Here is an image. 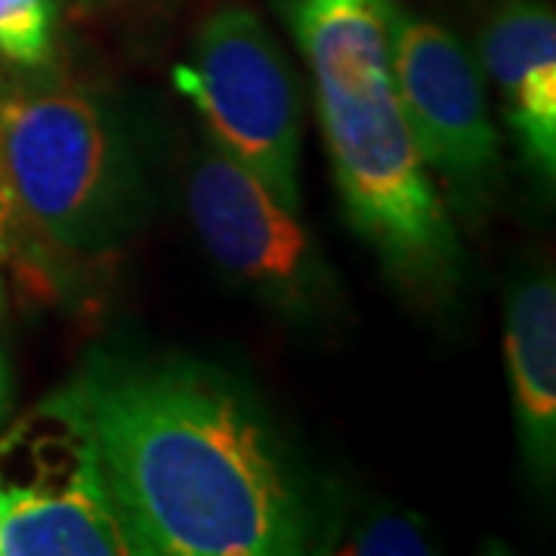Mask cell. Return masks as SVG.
Instances as JSON below:
<instances>
[{
    "instance_id": "cell-1",
    "label": "cell",
    "mask_w": 556,
    "mask_h": 556,
    "mask_svg": "<svg viewBox=\"0 0 556 556\" xmlns=\"http://www.w3.org/2000/svg\"><path fill=\"white\" fill-rule=\"evenodd\" d=\"M90 424L130 554L285 556L318 514L288 445L217 365L93 350L65 383Z\"/></svg>"
},
{
    "instance_id": "cell-2",
    "label": "cell",
    "mask_w": 556,
    "mask_h": 556,
    "mask_svg": "<svg viewBox=\"0 0 556 556\" xmlns=\"http://www.w3.org/2000/svg\"><path fill=\"white\" fill-rule=\"evenodd\" d=\"M316 84V109L346 217L383 266L448 291L464 251L420 159L393 78L396 0H281Z\"/></svg>"
},
{
    "instance_id": "cell-3",
    "label": "cell",
    "mask_w": 556,
    "mask_h": 556,
    "mask_svg": "<svg viewBox=\"0 0 556 556\" xmlns=\"http://www.w3.org/2000/svg\"><path fill=\"white\" fill-rule=\"evenodd\" d=\"M0 174L16 211L65 251H109L139 217L137 159L109 109L75 84L0 90Z\"/></svg>"
},
{
    "instance_id": "cell-4",
    "label": "cell",
    "mask_w": 556,
    "mask_h": 556,
    "mask_svg": "<svg viewBox=\"0 0 556 556\" xmlns=\"http://www.w3.org/2000/svg\"><path fill=\"white\" fill-rule=\"evenodd\" d=\"M130 544L68 387L0 437V556H121Z\"/></svg>"
},
{
    "instance_id": "cell-5",
    "label": "cell",
    "mask_w": 556,
    "mask_h": 556,
    "mask_svg": "<svg viewBox=\"0 0 556 556\" xmlns=\"http://www.w3.org/2000/svg\"><path fill=\"white\" fill-rule=\"evenodd\" d=\"M177 90L199 109L211 142L300 211V87L285 53L248 7H219L201 25Z\"/></svg>"
},
{
    "instance_id": "cell-6",
    "label": "cell",
    "mask_w": 556,
    "mask_h": 556,
    "mask_svg": "<svg viewBox=\"0 0 556 556\" xmlns=\"http://www.w3.org/2000/svg\"><path fill=\"white\" fill-rule=\"evenodd\" d=\"M189 214L219 269L273 309L294 321H321L338 306V281L298 214L214 142L189 174Z\"/></svg>"
},
{
    "instance_id": "cell-7",
    "label": "cell",
    "mask_w": 556,
    "mask_h": 556,
    "mask_svg": "<svg viewBox=\"0 0 556 556\" xmlns=\"http://www.w3.org/2000/svg\"><path fill=\"white\" fill-rule=\"evenodd\" d=\"M393 78L427 170L464 217L485 214L501 189V149L470 50L448 28L399 10Z\"/></svg>"
},
{
    "instance_id": "cell-8",
    "label": "cell",
    "mask_w": 556,
    "mask_h": 556,
    "mask_svg": "<svg viewBox=\"0 0 556 556\" xmlns=\"http://www.w3.org/2000/svg\"><path fill=\"white\" fill-rule=\"evenodd\" d=\"M479 60L495 80L522 161L541 186L556 179V16L547 0H504L489 20Z\"/></svg>"
},
{
    "instance_id": "cell-9",
    "label": "cell",
    "mask_w": 556,
    "mask_h": 556,
    "mask_svg": "<svg viewBox=\"0 0 556 556\" xmlns=\"http://www.w3.org/2000/svg\"><path fill=\"white\" fill-rule=\"evenodd\" d=\"M507 375L522 460L544 485L556 470V288L529 276L510 288L504 321Z\"/></svg>"
},
{
    "instance_id": "cell-10",
    "label": "cell",
    "mask_w": 556,
    "mask_h": 556,
    "mask_svg": "<svg viewBox=\"0 0 556 556\" xmlns=\"http://www.w3.org/2000/svg\"><path fill=\"white\" fill-rule=\"evenodd\" d=\"M331 554H371V556H405V554H433L430 535L415 514L402 510H371L358 517L350 532L338 529L321 538Z\"/></svg>"
},
{
    "instance_id": "cell-11",
    "label": "cell",
    "mask_w": 556,
    "mask_h": 556,
    "mask_svg": "<svg viewBox=\"0 0 556 556\" xmlns=\"http://www.w3.org/2000/svg\"><path fill=\"white\" fill-rule=\"evenodd\" d=\"M56 0H0V56L22 68H43L56 56Z\"/></svg>"
},
{
    "instance_id": "cell-12",
    "label": "cell",
    "mask_w": 556,
    "mask_h": 556,
    "mask_svg": "<svg viewBox=\"0 0 556 556\" xmlns=\"http://www.w3.org/2000/svg\"><path fill=\"white\" fill-rule=\"evenodd\" d=\"M13 223H16V204L7 189V179L0 174V263L10 257L13 248Z\"/></svg>"
},
{
    "instance_id": "cell-13",
    "label": "cell",
    "mask_w": 556,
    "mask_h": 556,
    "mask_svg": "<svg viewBox=\"0 0 556 556\" xmlns=\"http://www.w3.org/2000/svg\"><path fill=\"white\" fill-rule=\"evenodd\" d=\"M3 298V294H0ZM10 402H13V383H10V368L7 358L0 353V420L10 415Z\"/></svg>"
},
{
    "instance_id": "cell-14",
    "label": "cell",
    "mask_w": 556,
    "mask_h": 556,
    "mask_svg": "<svg viewBox=\"0 0 556 556\" xmlns=\"http://www.w3.org/2000/svg\"><path fill=\"white\" fill-rule=\"evenodd\" d=\"M78 3H84V7H100L105 0H78Z\"/></svg>"
}]
</instances>
